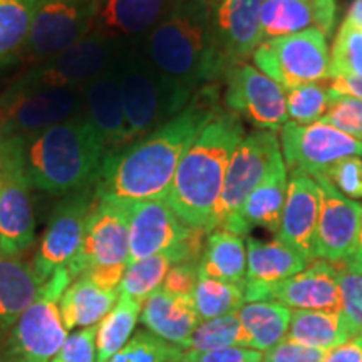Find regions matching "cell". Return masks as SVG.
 I'll return each instance as SVG.
<instances>
[{
    "label": "cell",
    "mask_w": 362,
    "mask_h": 362,
    "mask_svg": "<svg viewBox=\"0 0 362 362\" xmlns=\"http://www.w3.org/2000/svg\"><path fill=\"white\" fill-rule=\"evenodd\" d=\"M336 93L329 86L319 83L304 84L288 90L287 94V115L296 124L317 123L329 111Z\"/></svg>",
    "instance_id": "obj_39"
},
{
    "label": "cell",
    "mask_w": 362,
    "mask_h": 362,
    "mask_svg": "<svg viewBox=\"0 0 362 362\" xmlns=\"http://www.w3.org/2000/svg\"><path fill=\"white\" fill-rule=\"evenodd\" d=\"M315 12V25L325 37H330L336 25L337 4L336 0H312Z\"/></svg>",
    "instance_id": "obj_49"
},
{
    "label": "cell",
    "mask_w": 362,
    "mask_h": 362,
    "mask_svg": "<svg viewBox=\"0 0 362 362\" xmlns=\"http://www.w3.org/2000/svg\"><path fill=\"white\" fill-rule=\"evenodd\" d=\"M141 309V302L119 296L112 310L98 324L96 362H107L131 341V334L138 322Z\"/></svg>",
    "instance_id": "obj_33"
},
{
    "label": "cell",
    "mask_w": 362,
    "mask_h": 362,
    "mask_svg": "<svg viewBox=\"0 0 362 362\" xmlns=\"http://www.w3.org/2000/svg\"><path fill=\"white\" fill-rule=\"evenodd\" d=\"M126 143L168 123L192 103L193 93L166 79L144 52L141 39L123 40L117 49Z\"/></svg>",
    "instance_id": "obj_5"
},
{
    "label": "cell",
    "mask_w": 362,
    "mask_h": 362,
    "mask_svg": "<svg viewBox=\"0 0 362 362\" xmlns=\"http://www.w3.org/2000/svg\"><path fill=\"white\" fill-rule=\"evenodd\" d=\"M280 163H284V156L275 131L257 129L247 134L228 163L223 187L206 232L225 230L233 233L247 198Z\"/></svg>",
    "instance_id": "obj_6"
},
{
    "label": "cell",
    "mask_w": 362,
    "mask_h": 362,
    "mask_svg": "<svg viewBox=\"0 0 362 362\" xmlns=\"http://www.w3.org/2000/svg\"><path fill=\"white\" fill-rule=\"evenodd\" d=\"M128 267H90L84 272L89 280H93L98 287L106 288V291H117L121 280L124 277V272Z\"/></svg>",
    "instance_id": "obj_48"
},
{
    "label": "cell",
    "mask_w": 362,
    "mask_h": 362,
    "mask_svg": "<svg viewBox=\"0 0 362 362\" xmlns=\"http://www.w3.org/2000/svg\"><path fill=\"white\" fill-rule=\"evenodd\" d=\"M72 277L67 269L54 272L39 296L22 312L7 336V357L21 362H51L67 339L59 300Z\"/></svg>",
    "instance_id": "obj_7"
},
{
    "label": "cell",
    "mask_w": 362,
    "mask_h": 362,
    "mask_svg": "<svg viewBox=\"0 0 362 362\" xmlns=\"http://www.w3.org/2000/svg\"><path fill=\"white\" fill-rule=\"evenodd\" d=\"M287 166L285 163H280L247 198L245 205L240 210L233 235L243 237L257 226L277 233L287 197Z\"/></svg>",
    "instance_id": "obj_26"
},
{
    "label": "cell",
    "mask_w": 362,
    "mask_h": 362,
    "mask_svg": "<svg viewBox=\"0 0 362 362\" xmlns=\"http://www.w3.org/2000/svg\"><path fill=\"white\" fill-rule=\"evenodd\" d=\"M200 274V260H187L175 264L166 274L161 287L175 296H192Z\"/></svg>",
    "instance_id": "obj_45"
},
{
    "label": "cell",
    "mask_w": 362,
    "mask_h": 362,
    "mask_svg": "<svg viewBox=\"0 0 362 362\" xmlns=\"http://www.w3.org/2000/svg\"><path fill=\"white\" fill-rule=\"evenodd\" d=\"M322 123L349 134L351 138L362 141V101L349 96L334 98L329 111L325 112Z\"/></svg>",
    "instance_id": "obj_42"
},
{
    "label": "cell",
    "mask_w": 362,
    "mask_h": 362,
    "mask_svg": "<svg viewBox=\"0 0 362 362\" xmlns=\"http://www.w3.org/2000/svg\"><path fill=\"white\" fill-rule=\"evenodd\" d=\"M342 269L347 272H352V274H361L362 275V218H361V226H359V237H357V245L354 253L351 255L349 260L344 262Z\"/></svg>",
    "instance_id": "obj_52"
},
{
    "label": "cell",
    "mask_w": 362,
    "mask_h": 362,
    "mask_svg": "<svg viewBox=\"0 0 362 362\" xmlns=\"http://www.w3.org/2000/svg\"><path fill=\"white\" fill-rule=\"evenodd\" d=\"M309 265L304 255L285 243L247 240V275L243 282L245 302H262L270 285L291 279Z\"/></svg>",
    "instance_id": "obj_22"
},
{
    "label": "cell",
    "mask_w": 362,
    "mask_h": 362,
    "mask_svg": "<svg viewBox=\"0 0 362 362\" xmlns=\"http://www.w3.org/2000/svg\"><path fill=\"white\" fill-rule=\"evenodd\" d=\"M42 284L33 267L0 252V330L12 329L22 312L37 298Z\"/></svg>",
    "instance_id": "obj_27"
},
{
    "label": "cell",
    "mask_w": 362,
    "mask_h": 362,
    "mask_svg": "<svg viewBox=\"0 0 362 362\" xmlns=\"http://www.w3.org/2000/svg\"><path fill=\"white\" fill-rule=\"evenodd\" d=\"M129 255L128 265L166 252H180L187 260H200L203 253L202 228H189L165 200L128 202Z\"/></svg>",
    "instance_id": "obj_9"
},
{
    "label": "cell",
    "mask_w": 362,
    "mask_h": 362,
    "mask_svg": "<svg viewBox=\"0 0 362 362\" xmlns=\"http://www.w3.org/2000/svg\"><path fill=\"white\" fill-rule=\"evenodd\" d=\"M0 181H2V161H0Z\"/></svg>",
    "instance_id": "obj_56"
},
{
    "label": "cell",
    "mask_w": 362,
    "mask_h": 362,
    "mask_svg": "<svg viewBox=\"0 0 362 362\" xmlns=\"http://www.w3.org/2000/svg\"><path fill=\"white\" fill-rule=\"evenodd\" d=\"M320 194L312 176L291 173L287 197L275 240L304 255L309 264L314 262V242L319 223Z\"/></svg>",
    "instance_id": "obj_20"
},
{
    "label": "cell",
    "mask_w": 362,
    "mask_h": 362,
    "mask_svg": "<svg viewBox=\"0 0 362 362\" xmlns=\"http://www.w3.org/2000/svg\"><path fill=\"white\" fill-rule=\"evenodd\" d=\"M7 336L8 332L0 330V362L7 361Z\"/></svg>",
    "instance_id": "obj_54"
},
{
    "label": "cell",
    "mask_w": 362,
    "mask_h": 362,
    "mask_svg": "<svg viewBox=\"0 0 362 362\" xmlns=\"http://www.w3.org/2000/svg\"><path fill=\"white\" fill-rule=\"evenodd\" d=\"M183 352H203L221 347H248V339L240 322L238 312L203 320L194 327L187 341L180 344Z\"/></svg>",
    "instance_id": "obj_36"
},
{
    "label": "cell",
    "mask_w": 362,
    "mask_h": 362,
    "mask_svg": "<svg viewBox=\"0 0 362 362\" xmlns=\"http://www.w3.org/2000/svg\"><path fill=\"white\" fill-rule=\"evenodd\" d=\"M262 2L264 0H221L211 8L216 42L230 69L245 64L262 44Z\"/></svg>",
    "instance_id": "obj_21"
},
{
    "label": "cell",
    "mask_w": 362,
    "mask_h": 362,
    "mask_svg": "<svg viewBox=\"0 0 362 362\" xmlns=\"http://www.w3.org/2000/svg\"><path fill=\"white\" fill-rule=\"evenodd\" d=\"M218 112L215 101L194 98L168 123L107 153L96 183L98 197L107 194L124 202L165 200L183 156Z\"/></svg>",
    "instance_id": "obj_1"
},
{
    "label": "cell",
    "mask_w": 362,
    "mask_h": 362,
    "mask_svg": "<svg viewBox=\"0 0 362 362\" xmlns=\"http://www.w3.org/2000/svg\"><path fill=\"white\" fill-rule=\"evenodd\" d=\"M200 274L243 287L247 275V248L243 238L225 230L208 233L200 259Z\"/></svg>",
    "instance_id": "obj_29"
},
{
    "label": "cell",
    "mask_w": 362,
    "mask_h": 362,
    "mask_svg": "<svg viewBox=\"0 0 362 362\" xmlns=\"http://www.w3.org/2000/svg\"><path fill=\"white\" fill-rule=\"evenodd\" d=\"M252 57L262 74L275 81L285 90L329 79L327 37L317 27L285 37L264 40Z\"/></svg>",
    "instance_id": "obj_8"
},
{
    "label": "cell",
    "mask_w": 362,
    "mask_h": 362,
    "mask_svg": "<svg viewBox=\"0 0 362 362\" xmlns=\"http://www.w3.org/2000/svg\"><path fill=\"white\" fill-rule=\"evenodd\" d=\"M192 297L200 322L238 312L245 302L243 287L210 279L203 274H198Z\"/></svg>",
    "instance_id": "obj_37"
},
{
    "label": "cell",
    "mask_w": 362,
    "mask_h": 362,
    "mask_svg": "<svg viewBox=\"0 0 362 362\" xmlns=\"http://www.w3.org/2000/svg\"><path fill=\"white\" fill-rule=\"evenodd\" d=\"M322 362H362V336L352 337L325 354Z\"/></svg>",
    "instance_id": "obj_50"
},
{
    "label": "cell",
    "mask_w": 362,
    "mask_h": 362,
    "mask_svg": "<svg viewBox=\"0 0 362 362\" xmlns=\"http://www.w3.org/2000/svg\"><path fill=\"white\" fill-rule=\"evenodd\" d=\"M141 45L158 71L180 88H198L228 72L205 0H175Z\"/></svg>",
    "instance_id": "obj_2"
},
{
    "label": "cell",
    "mask_w": 362,
    "mask_h": 362,
    "mask_svg": "<svg viewBox=\"0 0 362 362\" xmlns=\"http://www.w3.org/2000/svg\"><path fill=\"white\" fill-rule=\"evenodd\" d=\"M320 194L314 259L330 264H344L356 250L362 205L344 197L325 176H314Z\"/></svg>",
    "instance_id": "obj_18"
},
{
    "label": "cell",
    "mask_w": 362,
    "mask_h": 362,
    "mask_svg": "<svg viewBox=\"0 0 362 362\" xmlns=\"http://www.w3.org/2000/svg\"><path fill=\"white\" fill-rule=\"evenodd\" d=\"M180 262H187L180 252H166L128 265L117 288L119 296L134 298L144 304V300L165 282L171 265L180 264Z\"/></svg>",
    "instance_id": "obj_35"
},
{
    "label": "cell",
    "mask_w": 362,
    "mask_h": 362,
    "mask_svg": "<svg viewBox=\"0 0 362 362\" xmlns=\"http://www.w3.org/2000/svg\"><path fill=\"white\" fill-rule=\"evenodd\" d=\"M285 339L310 349L329 352L352 337L341 310H293Z\"/></svg>",
    "instance_id": "obj_30"
},
{
    "label": "cell",
    "mask_w": 362,
    "mask_h": 362,
    "mask_svg": "<svg viewBox=\"0 0 362 362\" xmlns=\"http://www.w3.org/2000/svg\"><path fill=\"white\" fill-rule=\"evenodd\" d=\"M225 76V104L230 112L245 117L255 128L275 133L288 123L287 94L282 86L250 64L235 66Z\"/></svg>",
    "instance_id": "obj_17"
},
{
    "label": "cell",
    "mask_w": 362,
    "mask_h": 362,
    "mask_svg": "<svg viewBox=\"0 0 362 362\" xmlns=\"http://www.w3.org/2000/svg\"><path fill=\"white\" fill-rule=\"evenodd\" d=\"M330 183L347 198H362V160L359 156H349L337 161L324 175Z\"/></svg>",
    "instance_id": "obj_43"
},
{
    "label": "cell",
    "mask_w": 362,
    "mask_h": 362,
    "mask_svg": "<svg viewBox=\"0 0 362 362\" xmlns=\"http://www.w3.org/2000/svg\"><path fill=\"white\" fill-rule=\"evenodd\" d=\"M96 332L98 325H93L69 334L51 362H96Z\"/></svg>",
    "instance_id": "obj_44"
},
{
    "label": "cell",
    "mask_w": 362,
    "mask_h": 362,
    "mask_svg": "<svg viewBox=\"0 0 362 362\" xmlns=\"http://www.w3.org/2000/svg\"><path fill=\"white\" fill-rule=\"evenodd\" d=\"M99 0H35L33 24L22 57L47 61L93 30Z\"/></svg>",
    "instance_id": "obj_12"
},
{
    "label": "cell",
    "mask_w": 362,
    "mask_h": 362,
    "mask_svg": "<svg viewBox=\"0 0 362 362\" xmlns=\"http://www.w3.org/2000/svg\"><path fill=\"white\" fill-rule=\"evenodd\" d=\"M238 317L245 329L248 349L267 352L287 336L292 312L279 302H248L238 310Z\"/></svg>",
    "instance_id": "obj_31"
},
{
    "label": "cell",
    "mask_w": 362,
    "mask_h": 362,
    "mask_svg": "<svg viewBox=\"0 0 362 362\" xmlns=\"http://www.w3.org/2000/svg\"><path fill=\"white\" fill-rule=\"evenodd\" d=\"M6 362H21V361H13V359H8V357H7Z\"/></svg>",
    "instance_id": "obj_57"
},
{
    "label": "cell",
    "mask_w": 362,
    "mask_h": 362,
    "mask_svg": "<svg viewBox=\"0 0 362 362\" xmlns=\"http://www.w3.org/2000/svg\"><path fill=\"white\" fill-rule=\"evenodd\" d=\"M84 115V88L0 94V138L29 136Z\"/></svg>",
    "instance_id": "obj_13"
},
{
    "label": "cell",
    "mask_w": 362,
    "mask_h": 362,
    "mask_svg": "<svg viewBox=\"0 0 362 362\" xmlns=\"http://www.w3.org/2000/svg\"><path fill=\"white\" fill-rule=\"evenodd\" d=\"M121 40L90 33L67 51L25 71L7 90L81 89L98 78L116 56Z\"/></svg>",
    "instance_id": "obj_10"
},
{
    "label": "cell",
    "mask_w": 362,
    "mask_h": 362,
    "mask_svg": "<svg viewBox=\"0 0 362 362\" xmlns=\"http://www.w3.org/2000/svg\"><path fill=\"white\" fill-rule=\"evenodd\" d=\"M315 24L312 0H264L260 12L262 42L275 37H285Z\"/></svg>",
    "instance_id": "obj_32"
},
{
    "label": "cell",
    "mask_w": 362,
    "mask_h": 362,
    "mask_svg": "<svg viewBox=\"0 0 362 362\" xmlns=\"http://www.w3.org/2000/svg\"><path fill=\"white\" fill-rule=\"evenodd\" d=\"M116 56L106 69L84 88V117L94 126L106 148L126 143V121Z\"/></svg>",
    "instance_id": "obj_23"
},
{
    "label": "cell",
    "mask_w": 362,
    "mask_h": 362,
    "mask_svg": "<svg viewBox=\"0 0 362 362\" xmlns=\"http://www.w3.org/2000/svg\"><path fill=\"white\" fill-rule=\"evenodd\" d=\"M327 352L310 349L284 339L262 356V362H322Z\"/></svg>",
    "instance_id": "obj_47"
},
{
    "label": "cell",
    "mask_w": 362,
    "mask_h": 362,
    "mask_svg": "<svg viewBox=\"0 0 362 362\" xmlns=\"http://www.w3.org/2000/svg\"><path fill=\"white\" fill-rule=\"evenodd\" d=\"M346 19H349L354 22V24L362 27V0H354V2L351 4V8L349 12H347Z\"/></svg>",
    "instance_id": "obj_53"
},
{
    "label": "cell",
    "mask_w": 362,
    "mask_h": 362,
    "mask_svg": "<svg viewBox=\"0 0 362 362\" xmlns=\"http://www.w3.org/2000/svg\"><path fill=\"white\" fill-rule=\"evenodd\" d=\"M0 252L21 257L35 240V216L19 136L0 138Z\"/></svg>",
    "instance_id": "obj_11"
},
{
    "label": "cell",
    "mask_w": 362,
    "mask_h": 362,
    "mask_svg": "<svg viewBox=\"0 0 362 362\" xmlns=\"http://www.w3.org/2000/svg\"><path fill=\"white\" fill-rule=\"evenodd\" d=\"M35 0H0V72L22 57Z\"/></svg>",
    "instance_id": "obj_34"
},
{
    "label": "cell",
    "mask_w": 362,
    "mask_h": 362,
    "mask_svg": "<svg viewBox=\"0 0 362 362\" xmlns=\"http://www.w3.org/2000/svg\"><path fill=\"white\" fill-rule=\"evenodd\" d=\"M341 265L314 260L291 279L270 285L262 302H279L296 310H341Z\"/></svg>",
    "instance_id": "obj_19"
},
{
    "label": "cell",
    "mask_w": 362,
    "mask_h": 362,
    "mask_svg": "<svg viewBox=\"0 0 362 362\" xmlns=\"http://www.w3.org/2000/svg\"><path fill=\"white\" fill-rule=\"evenodd\" d=\"M181 354L178 346L141 330L107 362H176Z\"/></svg>",
    "instance_id": "obj_40"
},
{
    "label": "cell",
    "mask_w": 362,
    "mask_h": 362,
    "mask_svg": "<svg viewBox=\"0 0 362 362\" xmlns=\"http://www.w3.org/2000/svg\"><path fill=\"white\" fill-rule=\"evenodd\" d=\"M279 139L284 163L291 173L312 178L324 176L344 158L362 156V141L322 121L312 124H296L288 121L280 129Z\"/></svg>",
    "instance_id": "obj_15"
},
{
    "label": "cell",
    "mask_w": 362,
    "mask_h": 362,
    "mask_svg": "<svg viewBox=\"0 0 362 362\" xmlns=\"http://www.w3.org/2000/svg\"><path fill=\"white\" fill-rule=\"evenodd\" d=\"M243 138L240 117L220 111L181 160L165 202L189 228L208 230L228 163Z\"/></svg>",
    "instance_id": "obj_3"
},
{
    "label": "cell",
    "mask_w": 362,
    "mask_h": 362,
    "mask_svg": "<svg viewBox=\"0 0 362 362\" xmlns=\"http://www.w3.org/2000/svg\"><path fill=\"white\" fill-rule=\"evenodd\" d=\"M129 214L128 202L101 194L86 221L79 255L67 267L76 280L90 267H128Z\"/></svg>",
    "instance_id": "obj_16"
},
{
    "label": "cell",
    "mask_w": 362,
    "mask_h": 362,
    "mask_svg": "<svg viewBox=\"0 0 362 362\" xmlns=\"http://www.w3.org/2000/svg\"><path fill=\"white\" fill-rule=\"evenodd\" d=\"M141 324L153 336L180 346L200 324L192 296H175L160 287L144 300Z\"/></svg>",
    "instance_id": "obj_25"
},
{
    "label": "cell",
    "mask_w": 362,
    "mask_h": 362,
    "mask_svg": "<svg viewBox=\"0 0 362 362\" xmlns=\"http://www.w3.org/2000/svg\"><path fill=\"white\" fill-rule=\"evenodd\" d=\"M339 284H341V314L344 322L349 329L351 337L362 336V275L342 269Z\"/></svg>",
    "instance_id": "obj_41"
},
{
    "label": "cell",
    "mask_w": 362,
    "mask_h": 362,
    "mask_svg": "<svg viewBox=\"0 0 362 362\" xmlns=\"http://www.w3.org/2000/svg\"><path fill=\"white\" fill-rule=\"evenodd\" d=\"M329 89L337 96H349L362 101V78H330Z\"/></svg>",
    "instance_id": "obj_51"
},
{
    "label": "cell",
    "mask_w": 362,
    "mask_h": 362,
    "mask_svg": "<svg viewBox=\"0 0 362 362\" xmlns=\"http://www.w3.org/2000/svg\"><path fill=\"white\" fill-rule=\"evenodd\" d=\"M119 298V291H106L93 280L81 275L72 282L59 300L62 322L67 330L93 327L112 310Z\"/></svg>",
    "instance_id": "obj_28"
},
{
    "label": "cell",
    "mask_w": 362,
    "mask_h": 362,
    "mask_svg": "<svg viewBox=\"0 0 362 362\" xmlns=\"http://www.w3.org/2000/svg\"><path fill=\"white\" fill-rule=\"evenodd\" d=\"M330 78H362V27L344 19L330 54Z\"/></svg>",
    "instance_id": "obj_38"
},
{
    "label": "cell",
    "mask_w": 362,
    "mask_h": 362,
    "mask_svg": "<svg viewBox=\"0 0 362 362\" xmlns=\"http://www.w3.org/2000/svg\"><path fill=\"white\" fill-rule=\"evenodd\" d=\"M205 2L208 4V7H210V8H214V7L218 6V4L221 2V0H205Z\"/></svg>",
    "instance_id": "obj_55"
},
{
    "label": "cell",
    "mask_w": 362,
    "mask_h": 362,
    "mask_svg": "<svg viewBox=\"0 0 362 362\" xmlns=\"http://www.w3.org/2000/svg\"><path fill=\"white\" fill-rule=\"evenodd\" d=\"M175 0H99L93 30L115 40L143 39L166 16Z\"/></svg>",
    "instance_id": "obj_24"
},
{
    "label": "cell",
    "mask_w": 362,
    "mask_h": 362,
    "mask_svg": "<svg viewBox=\"0 0 362 362\" xmlns=\"http://www.w3.org/2000/svg\"><path fill=\"white\" fill-rule=\"evenodd\" d=\"M94 202L96 188L88 187L69 193L54 208L34 257L33 270L40 284L47 282L54 272L67 269L79 255L84 242L86 221Z\"/></svg>",
    "instance_id": "obj_14"
},
{
    "label": "cell",
    "mask_w": 362,
    "mask_h": 362,
    "mask_svg": "<svg viewBox=\"0 0 362 362\" xmlns=\"http://www.w3.org/2000/svg\"><path fill=\"white\" fill-rule=\"evenodd\" d=\"M176 362H262V352L248 347H221L203 352H183Z\"/></svg>",
    "instance_id": "obj_46"
},
{
    "label": "cell",
    "mask_w": 362,
    "mask_h": 362,
    "mask_svg": "<svg viewBox=\"0 0 362 362\" xmlns=\"http://www.w3.org/2000/svg\"><path fill=\"white\" fill-rule=\"evenodd\" d=\"M30 187L69 194L98 183L107 153L84 115L29 136H19Z\"/></svg>",
    "instance_id": "obj_4"
}]
</instances>
